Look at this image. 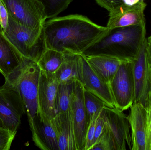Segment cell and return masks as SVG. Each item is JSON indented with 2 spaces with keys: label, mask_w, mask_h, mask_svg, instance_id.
Masks as SVG:
<instances>
[{
  "label": "cell",
  "mask_w": 151,
  "mask_h": 150,
  "mask_svg": "<svg viewBox=\"0 0 151 150\" xmlns=\"http://www.w3.org/2000/svg\"><path fill=\"white\" fill-rule=\"evenodd\" d=\"M47 48L82 53L106 30L87 17L74 14L55 17L43 26Z\"/></svg>",
  "instance_id": "cell-1"
},
{
  "label": "cell",
  "mask_w": 151,
  "mask_h": 150,
  "mask_svg": "<svg viewBox=\"0 0 151 150\" xmlns=\"http://www.w3.org/2000/svg\"><path fill=\"white\" fill-rule=\"evenodd\" d=\"M146 40V24L108 29L82 53L134 60Z\"/></svg>",
  "instance_id": "cell-2"
},
{
  "label": "cell",
  "mask_w": 151,
  "mask_h": 150,
  "mask_svg": "<svg viewBox=\"0 0 151 150\" xmlns=\"http://www.w3.org/2000/svg\"><path fill=\"white\" fill-rule=\"evenodd\" d=\"M40 69L36 62L23 58L20 65L5 78V82L15 88L20 95L28 121L40 113L38 89Z\"/></svg>",
  "instance_id": "cell-3"
},
{
  "label": "cell",
  "mask_w": 151,
  "mask_h": 150,
  "mask_svg": "<svg viewBox=\"0 0 151 150\" xmlns=\"http://www.w3.org/2000/svg\"><path fill=\"white\" fill-rule=\"evenodd\" d=\"M3 33L23 57L36 62L47 49L43 27L24 26L9 15L8 26Z\"/></svg>",
  "instance_id": "cell-4"
},
{
  "label": "cell",
  "mask_w": 151,
  "mask_h": 150,
  "mask_svg": "<svg viewBox=\"0 0 151 150\" xmlns=\"http://www.w3.org/2000/svg\"><path fill=\"white\" fill-rule=\"evenodd\" d=\"M133 60L123 62L109 83L115 108L121 112L130 108L134 101Z\"/></svg>",
  "instance_id": "cell-5"
},
{
  "label": "cell",
  "mask_w": 151,
  "mask_h": 150,
  "mask_svg": "<svg viewBox=\"0 0 151 150\" xmlns=\"http://www.w3.org/2000/svg\"><path fill=\"white\" fill-rule=\"evenodd\" d=\"M25 114V107L20 95L5 82L0 86V120L3 127L16 134Z\"/></svg>",
  "instance_id": "cell-6"
},
{
  "label": "cell",
  "mask_w": 151,
  "mask_h": 150,
  "mask_svg": "<svg viewBox=\"0 0 151 150\" xmlns=\"http://www.w3.org/2000/svg\"><path fill=\"white\" fill-rule=\"evenodd\" d=\"M10 16L16 22L31 28L43 27L47 18L39 0H3Z\"/></svg>",
  "instance_id": "cell-7"
},
{
  "label": "cell",
  "mask_w": 151,
  "mask_h": 150,
  "mask_svg": "<svg viewBox=\"0 0 151 150\" xmlns=\"http://www.w3.org/2000/svg\"><path fill=\"white\" fill-rule=\"evenodd\" d=\"M133 63L135 85L134 102L140 103L147 109L151 106V58L147 51L146 40Z\"/></svg>",
  "instance_id": "cell-8"
},
{
  "label": "cell",
  "mask_w": 151,
  "mask_h": 150,
  "mask_svg": "<svg viewBox=\"0 0 151 150\" xmlns=\"http://www.w3.org/2000/svg\"><path fill=\"white\" fill-rule=\"evenodd\" d=\"M105 126L114 144L115 150L131 149L132 138L128 117L123 112L105 106L103 110Z\"/></svg>",
  "instance_id": "cell-9"
},
{
  "label": "cell",
  "mask_w": 151,
  "mask_h": 150,
  "mask_svg": "<svg viewBox=\"0 0 151 150\" xmlns=\"http://www.w3.org/2000/svg\"><path fill=\"white\" fill-rule=\"evenodd\" d=\"M84 88L79 80L73 82L71 103L77 150H85L86 135L89 123L83 97Z\"/></svg>",
  "instance_id": "cell-10"
},
{
  "label": "cell",
  "mask_w": 151,
  "mask_h": 150,
  "mask_svg": "<svg viewBox=\"0 0 151 150\" xmlns=\"http://www.w3.org/2000/svg\"><path fill=\"white\" fill-rule=\"evenodd\" d=\"M79 81L84 89L98 97L104 102L106 107L115 108L109 84L92 69L82 54Z\"/></svg>",
  "instance_id": "cell-11"
},
{
  "label": "cell",
  "mask_w": 151,
  "mask_h": 150,
  "mask_svg": "<svg viewBox=\"0 0 151 150\" xmlns=\"http://www.w3.org/2000/svg\"><path fill=\"white\" fill-rule=\"evenodd\" d=\"M146 7L144 0H139L131 4L124 3L109 12L106 28L111 29L146 24L145 16Z\"/></svg>",
  "instance_id": "cell-12"
},
{
  "label": "cell",
  "mask_w": 151,
  "mask_h": 150,
  "mask_svg": "<svg viewBox=\"0 0 151 150\" xmlns=\"http://www.w3.org/2000/svg\"><path fill=\"white\" fill-rule=\"evenodd\" d=\"M35 144L41 150H59L56 132L52 120L41 114L29 121Z\"/></svg>",
  "instance_id": "cell-13"
},
{
  "label": "cell",
  "mask_w": 151,
  "mask_h": 150,
  "mask_svg": "<svg viewBox=\"0 0 151 150\" xmlns=\"http://www.w3.org/2000/svg\"><path fill=\"white\" fill-rule=\"evenodd\" d=\"M58 84L55 75L40 70L38 89L39 111L50 120L57 115L55 100Z\"/></svg>",
  "instance_id": "cell-14"
},
{
  "label": "cell",
  "mask_w": 151,
  "mask_h": 150,
  "mask_svg": "<svg viewBox=\"0 0 151 150\" xmlns=\"http://www.w3.org/2000/svg\"><path fill=\"white\" fill-rule=\"evenodd\" d=\"M128 117L132 138V150H147V110L142 104L134 102Z\"/></svg>",
  "instance_id": "cell-15"
},
{
  "label": "cell",
  "mask_w": 151,
  "mask_h": 150,
  "mask_svg": "<svg viewBox=\"0 0 151 150\" xmlns=\"http://www.w3.org/2000/svg\"><path fill=\"white\" fill-rule=\"evenodd\" d=\"M56 132L59 150H77L71 109L51 120Z\"/></svg>",
  "instance_id": "cell-16"
},
{
  "label": "cell",
  "mask_w": 151,
  "mask_h": 150,
  "mask_svg": "<svg viewBox=\"0 0 151 150\" xmlns=\"http://www.w3.org/2000/svg\"><path fill=\"white\" fill-rule=\"evenodd\" d=\"M83 55L92 69L109 84L121 64L127 60L108 55Z\"/></svg>",
  "instance_id": "cell-17"
},
{
  "label": "cell",
  "mask_w": 151,
  "mask_h": 150,
  "mask_svg": "<svg viewBox=\"0 0 151 150\" xmlns=\"http://www.w3.org/2000/svg\"><path fill=\"white\" fill-rule=\"evenodd\" d=\"M23 58L3 33L0 32V73L6 77L20 65Z\"/></svg>",
  "instance_id": "cell-18"
},
{
  "label": "cell",
  "mask_w": 151,
  "mask_h": 150,
  "mask_svg": "<svg viewBox=\"0 0 151 150\" xmlns=\"http://www.w3.org/2000/svg\"><path fill=\"white\" fill-rule=\"evenodd\" d=\"M60 67L55 74L58 82H73L79 80L82 54L65 52Z\"/></svg>",
  "instance_id": "cell-19"
},
{
  "label": "cell",
  "mask_w": 151,
  "mask_h": 150,
  "mask_svg": "<svg viewBox=\"0 0 151 150\" xmlns=\"http://www.w3.org/2000/svg\"><path fill=\"white\" fill-rule=\"evenodd\" d=\"M64 55V52L47 48L36 63L41 71L55 75L62 64Z\"/></svg>",
  "instance_id": "cell-20"
},
{
  "label": "cell",
  "mask_w": 151,
  "mask_h": 150,
  "mask_svg": "<svg viewBox=\"0 0 151 150\" xmlns=\"http://www.w3.org/2000/svg\"><path fill=\"white\" fill-rule=\"evenodd\" d=\"M73 82L59 83L58 84L55 100L57 114L70 110Z\"/></svg>",
  "instance_id": "cell-21"
},
{
  "label": "cell",
  "mask_w": 151,
  "mask_h": 150,
  "mask_svg": "<svg viewBox=\"0 0 151 150\" xmlns=\"http://www.w3.org/2000/svg\"><path fill=\"white\" fill-rule=\"evenodd\" d=\"M83 97L88 122L90 125L93 119L98 118L104 107L106 106L98 97L85 89Z\"/></svg>",
  "instance_id": "cell-22"
},
{
  "label": "cell",
  "mask_w": 151,
  "mask_h": 150,
  "mask_svg": "<svg viewBox=\"0 0 151 150\" xmlns=\"http://www.w3.org/2000/svg\"><path fill=\"white\" fill-rule=\"evenodd\" d=\"M44 6L47 18L55 17L67 9L73 0H39Z\"/></svg>",
  "instance_id": "cell-23"
},
{
  "label": "cell",
  "mask_w": 151,
  "mask_h": 150,
  "mask_svg": "<svg viewBox=\"0 0 151 150\" xmlns=\"http://www.w3.org/2000/svg\"><path fill=\"white\" fill-rule=\"evenodd\" d=\"M90 150H115L112 139L105 126L102 134Z\"/></svg>",
  "instance_id": "cell-24"
},
{
  "label": "cell",
  "mask_w": 151,
  "mask_h": 150,
  "mask_svg": "<svg viewBox=\"0 0 151 150\" xmlns=\"http://www.w3.org/2000/svg\"><path fill=\"white\" fill-rule=\"evenodd\" d=\"M16 134L4 128L0 127V150H9Z\"/></svg>",
  "instance_id": "cell-25"
},
{
  "label": "cell",
  "mask_w": 151,
  "mask_h": 150,
  "mask_svg": "<svg viewBox=\"0 0 151 150\" xmlns=\"http://www.w3.org/2000/svg\"><path fill=\"white\" fill-rule=\"evenodd\" d=\"M98 5L111 12L125 2L124 0H95Z\"/></svg>",
  "instance_id": "cell-26"
},
{
  "label": "cell",
  "mask_w": 151,
  "mask_h": 150,
  "mask_svg": "<svg viewBox=\"0 0 151 150\" xmlns=\"http://www.w3.org/2000/svg\"><path fill=\"white\" fill-rule=\"evenodd\" d=\"M97 118L94 119L92 121L88 128L87 135H86L85 150H90L91 148L93 145L95 130H96V123Z\"/></svg>",
  "instance_id": "cell-27"
},
{
  "label": "cell",
  "mask_w": 151,
  "mask_h": 150,
  "mask_svg": "<svg viewBox=\"0 0 151 150\" xmlns=\"http://www.w3.org/2000/svg\"><path fill=\"white\" fill-rule=\"evenodd\" d=\"M9 14L3 0H0V24L3 32L9 23Z\"/></svg>",
  "instance_id": "cell-28"
},
{
  "label": "cell",
  "mask_w": 151,
  "mask_h": 150,
  "mask_svg": "<svg viewBox=\"0 0 151 150\" xmlns=\"http://www.w3.org/2000/svg\"><path fill=\"white\" fill-rule=\"evenodd\" d=\"M104 127L105 119L103 110H102L97 119L95 136H94V141H93V144L97 141L100 136L102 134L104 129Z\"/></svg>",
  "instance_id": "cell-29"
},
{
  "label": "cell",
  "mask_w": 151,
  "mask_h": 150,
  "mask_svg": "<svg viewBox=\"0 0 151 150\" xmlns=\"http://www.w3.org/2000/svg\"><path fill=\"white\" fill-rule=\"evenodd\" d=\"M147 110L146 146H147V150H151V106Z\"/></svg>",
  "instance_id": "cell-30"
},
{
  "label": "cell",
  "mask_w": 151,
  "mask_h": 150,
  "mask_svg": "<svg viewBox=\"0 0 151 150\" xmlns=\"http://www.w3.org/2000/svg\"><path fill=\"white\" fill-rule=\"evenodd\" d=\"M146 47L148 53L151 58V35L146 38Z\"/></svg>",
  "instance_id": "cell-31"
},
{
  "label": "cell",
  "mask_w": 151,
  "mask_h": 150,
  "mask_svg": "<svg viewBox=\"0 0 151 150\" xmlns=\"http://www.w3.org/2000/svg\"><path fill=\"white\" fill-rule=\"evenodd\" d=\"M124 1L127 4H131L137 2L139 0H124Z\"/></svg>",
  "instance_id": "cell-32"
},
{
  "label": "cell",
  "mask_w": 151,
  "mask_h": 150,
  "mask_svg": "<svg viewBox=\"0 0 151 150\" xmlns=\"http://www.w3.org/2000/svg\"><path fill=\"white\" fill-rule=\"evenodd\" d=\"M0 127H3L2 123L1 121V120H0Z\"/></svg>",
  "instance_id": "cell-33"
},
{
  "label": "cell",
  "mask_w": 151,
  "mask_h": 150,
  "mask_svg": "<svg viewBox=\"0 0 151 150\" xmlns=\"http://www.w3.org/2000/svg\"><path fill=\"white\" fill-rule=\"evenodd\" d=\"M0 32H3L2 29L1 27V24H0Z\"/></svg>",
  "instance_id": "cell-34"
}]
</instances>
